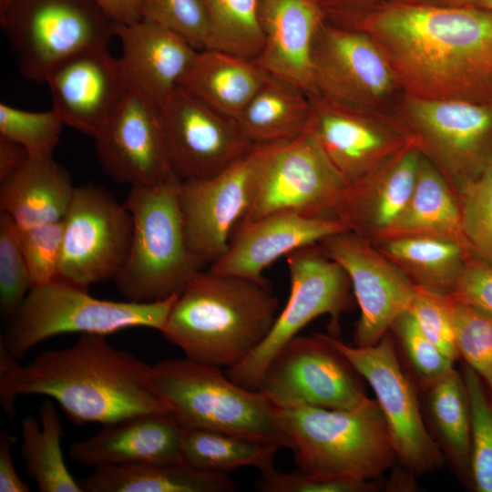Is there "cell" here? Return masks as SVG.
Segmentation results:
<instances>
[{"mask_svg":"<svg viewBox=\"0 0 492 492\" xmlns=\"http://www.w3.org/2000/svg\"><path fill=\"white\" fill-rule=\"evenodd\" d=\"M345 27L374 40L405 95L492 107V11L381 1Z\"/></svg>","mask_w":492,"mask_h":492,"instance_id":"cell-1","label":"cell"},{"mask_svg":"<svg viewBox=\"0 0 492 492\" xmlns=\"http://www.w3.org/2000/svg\"><path fill=\"white\" fill-rule=\"evenodd\" d=\"M150 368L99 333H81L72 345L42 351L25 364L0 350V403L12 419L16 398L46 395L76 425L169 413L152 386Z\"/></svg>","mask_w":492,"mask_h":492,"instance_id":"cell-2","label":"cell"},{"mask_svg":"<svg viewBox=\"0 0 492 492\" xmlns=\"http://www.w3.org/2000/svg\"><path fill=\"white\" fill-rule=\"evenodd\" d=\"M278 307L269 283L201 270L179 293L160 333L185 357L226 369L263 341Z\"/></svg>","mask_w":492,"mask_h":492,"instance_id":"cell-3","label":"cell"},{"mask_svg":"<svg viewBox=\"0 0 492 492\" xmlns=\"http://www.w3.org/2000/svg\"><path fill=\"white\" fill-rule=\"evenodd\" d=\"M150 382L185 428L225 432L292 448L276 407L261 392L240 386L220 367L187 357L151 365Z\"/></svg>","mask_w":492,"mask_h":492,"instance_id":"cell-4","label":"cell"},{"mask_svg":"<svg viewBox=\"0 0 492 492\" xmlns=\"http://www.w3.org/2000/svg\"><path fill=\"white\" fill-rule=\"evenodd\" d=\"M300 470L321 477L372 481L397 459L374 400L358 409L278 408Z\"/></svg>","mask_w":492,"mask_h":492,"instance_id":"cell-5","label":"cell"},{"mask_svg":"<svg viewBox=\"0 0 492 492\" xmlns=\"http://www.w3.org/2000/svg\"><path fill=\"white\" fill-rule=\"evenodd\" d=\"M177 177L154 186L130 187L125 205L132 216V238L115 278L118 292L135 302L178 294L206 267L189 250Z\"/></svg>","mask_w":492,"mask_h":492,"instance_id":"cell-6","label":"cell"},{"mask_svg":"<svg viewBox=\"0 0 492 492\" xmlns=\"http://www.w3.org/2000/svg\"><path fill=\"white\" fill-rule=\"evenodd\" d=\"M178 295L151 302L102 300L56 278L32 286L7 323L0 350L19 361L39 343L63 333L108 335L134 327L160 332Z\"/></svg>","mask_w":492,"mask_h":492,"instance_id":"cell-7","label":"cell"},{"mask_svg":"<svg viewBox=\"0 0 492 492\" xmlns=\"http://www.w3.org/2000/svg\"><path fill=\"white\" fill-rule=\"evenodd\" d=\"M0 25L21 73L44 84L65 58L108 46L116 24L93 0H10Z\"/></svg>","mask_w":492,"mask_h":492,"instance_id":"cell-8","label":"cell"},{"mask_svg":"<svg viewBox=\"0 0 492 492\" xmlns=\"http://www.w3.org/2000/svg\"><path fill=\"white\" fill-rule=\"evenodd\" d=\"M291 290L263 341L239 364L224 369L234 383L257 391L262 374L276 353L310 322L331 316V332L338 333V320L352 304V284L346 272L329 258L319 243L298 248L286 256Z\"/></svg>","mask_w":492,"mask_h":492,"instance_id":"cell-9","label":"cell"},{"mask_svg":"<svg viewBox=\"0 0 492 492\" xmlns=\"http://www.w3.org/2000/svg\"><path fill=\"white\" fill-rule=\"evenodd\" d=\"M401 132L451 182L457 194L492 165V107L405 94Z\"/></svg>","mask_w":492,"mask_h":492,"instance_id":"cell-10","label":"cell"},{"mask_svg":"<svg viewBox=\"0 0 492 492\" xmlns=\"http://www.w3.org/2000/svg\"><path fill=\"white\" fill-rule=\"evenodd\" d=\"M261 148L255 195L239 224L282 210L325 217L350 186L311 128Z\"/></svg>","mask_w":492,"mask_h":492,"instance_id":"cell-11","label":"cell"},{"mask_svg":"<svg viewBox=\"0 0 492 492\" xmlns=\"http://www.w3.org/2000/svg\"><path fill=\"white\" fill-rule=\"evenodd\" d=\"M320 334L372 387L401 464L415 475L440 468L445 455L425 425L416 393L402 370L390 337L384 335L374 345L356 346L333 334Z\"/></svg>","mask_w":492,"mask_h":492,"instance_id":"cell-12","label":"cell"},{"mask_svg":"<svg viewBox=\"0 0 492 492\" xmlns=\"http://www.w3.org/2000/svg\"><path fill=\"white\" fill-rule=\"evenodd\" d=\"M358 373L320 333L292 338L266 367L257 391L276 407L358 409L374 400Z\"/></svg>","mask_w":492,"mask_h":492,"instance_id":"cell-13","label":"cell"},{"mask_svg":"<svg viewBox=\"0 0 492 492\" xmlns=\"http://www.w3.org/2000/svg\"><path fill=\"white\" fill-rule=\"evenodd\" d=\"M132 216L102 187H76L63 220L58 277L84 289L115 280L127 259Z\"/></svg>","mask_w":492,"mask_h":492,"instance_id":"cell-14","label":"cell"},{"mask_svg":"<svg viewBox=\"0 0 492 492\" xmlns=\"http://www.w3.org/2000/svg\"><path fill=\"white\" fill-rule=\"evenodd\" d=\"M317 97L376 112L400 87L387 57L366 33L322 24L314 42Z\"/></svg>","mask_w":492,"mask_h":492,"instance_id":"cell-15","label":"cell"},{"mask_svg":"<svg viewBox=\"0 0 492 492\" xmlns=\"http://www.w3.org/2000/svg\"><path fill=\"white\" fill-rule=\"evenodd\" d=\"M261 145L217 174L180 181L179 205L189 250L205 266L227 251L231 236L253 200Z\"/></svg>","mask_w":492,"mask_h":492,"instance_id":"cell-16","label":"cell"},{"mask_svg":"<svg viewBox=\"0 0 492 492\" xmlns=\"http://www.w3.org/2000/svg\"><path fill=\"white\" fill-rule=\"evenodd\" d=\"M166 147L174 174L181 181L210 178L255 145L237 121L177 86L159 108Z\"/></svg>","mask_w":492,"mask_h":492,"instance_id":"cell-17","label":"cell"},{"mask_svg":"<svg viewBox=\"0 0 492 492\" xmlns=\"http://www.w3.org/2000/svg\"><path fill=\"white\" fill-rule=\"evenodd\" d=\"M323 252L349 276L361 315L354 345L377 343L394 322L408 311L417 291L409 276L368 240L346 231L319 242Z\"/></svg>","mask_w":492,"mask_h":492,"instance_id":"cell-18","label":"cell"},{"mask_svg":"<svg viewBox=\"0 0 492 492\" xmlns=\"http://www.w3.org/2000/svg\"><path fill=\"white\" fill-rule=\"evenodd\" d=\"M95 139L102 169L118 183L154 186L177 177L169 161L159 108L135 90L129 89Z\"/></svg>","mask_w":492,"mask_h":492,"instance_id":"cell-19","label":"cell"},{"mask_svg":"<svg viewBox=\"0 0 492 492\" xmlns=\"http://www.w3.org/2000/svg\"><path fill=\"white\" fill-rule=\"evenodd\" d=\"M63 123L96 138L129 91L119 58L108 46L80 50L58 63L46 81Z\"/></svg>","mask_w":492,"mask_h":492,"instance_id":"cell-20","label":"cell"},{"mask_svg":"<svg viewBox=\"0 0 492 492\" xmlns=\"http://www.w3.org/2000/svg\"><path fill=\"white\" fill-rule=\"evenodd\" d=\"M311 98L310 128L349 185L370 174L408 142L396 128L376 119V112L322 97Z\"/></svg>","mask_w":492,"mask_h":492,"instance_id":"cell-21","label":"cell"},{"mask_svg":"<svg viewBox=\"0 0 492 492\" xmlns=\"http://www.w3.org/2000/svg\"><path fill=\"white\" fill-rule=\"evenodd\" d=\"M346 231L347 227L333 218L276 211L239 224L226 252L208 270L268 283L263 272L281 256Z\"/></svg>","mask_w":492,"mask_h":492,"instance_id":"cell-22","label":"cell"},{"mask_svg":"<svg viewBox=\"0 0 492 492\" xmlns=\"http://www.w3.org/2000/svg\"><path fill=\"white\" fill-rule=\"evenodd\" d=\"M423 157L411 141L348 190L326 214L347 229L375 241L395 224L413 195Z\"/></svg>","mask_w":492,"mask_h":492,"instance_id":"cell-23","label":"cell"},{"mask_svg":"<svg viewBox=\"0 0 492 492\" xmlns=\"http://www.w3.org/2000/svg\"><path fill=\"white\" fill-rule=\"evenodd\" d=\"M185 427L172 413H145L108 424L93 436L71 443L75 462L93 469L140 463L183 462Z\"/></svg>","mask_w":492,"mask_h":492,"instance_id":"cell-24","label":"cell"},{"mask_svg":"<svg viewBox=\"0 0 492 492\" xmlns=\"http://www.w3.org/2000/svg\"><path fill=\"white\" fill-rule=\"evenodd\" d=\"M263 46L255 61L269 74L317 97L313 47L325 15L314 0H259Z\"/></svg>","mask_w":492,"mask_h":492,"instance_id":"cell-25","label":"cell"},{"mask_svg":"<svg viewBox=\"0 0 492 492\" xmlns=\"http://www.w3.org/2000/svg\"><path fill=\"white\" fill-rule=\"evenodd\" d=\"M115 36L121 42L119 61L129 88L159 108L179 86L198 50L175 33L145 20L116 24Z\"/></svg>","mask_w":492,"mask_h":492,"instance_id":"cell-26","label":"cell"},{"mask_svg":"<svg viewBox=\"0 0 492 492\" xmlns=\"http://www.w3.org/2000/svg\"><path fill=\"white\" fill-rule=\"evenodd\" d=\"M75 188L67 171L53 157H30L0 181V211L18 229L62 221Z\"/></svg>","mask_w":492,"mask_h":492,"instance_id":"cell-27","label":"cell"},{"mask_svg":"<svg viewBox=\"0 0 492 492\" xmlns=\"http://www.w3.org/2000/svg\"><path fill=\"white\" fill-rule=\"evenodd\" d=\"M268 75L255 60L204 49L198 51L179 86L217 112L236 120Z\"/></svg>","mask_w":492,"mask_h":492,"instance_id":"cell-28","label":"cell"},{"mask_svg":"<svg viewBox=\"0 0 492 492\" xmlns=\"http://www.w3.org/2000/svg\"><path fill=\"white\" fill-rule=\"evenodd\" d=\"M82 492H232L225 473L205 471L185 462L140 463L95 468L78 481Z\"/></svg>","mask_w":492,"mask_h":492,"instance_id":"cell-29","label":"cell"},{"mask_svg":"<svg viewBox=\"0 0 492 492\" xmlns=\"http://www.w3.org/2000/svg\"><path fill=\"white\" fill-rule=\"evenodd\" d=\"M440 169L424 155L405 210L381 237L432 236L457 242L467 252L458 197Z\"/></svg>","mask_w":492,"mask_h":492,"instance_id":"cell-30","label":"cell"},{"mask_svg":"<svg viewBox=\"0 0 492 492\" xmlns=\"http://www.w3.org/2000/svg\"><path fill=\"white\" fill-rule=\"evenodd\" d=\"M312 120L311 97L295 85L272 75H268L236 119L254 145L297 138L310 128Z\"/></svg>","mask_w":492,"mask_h":492,"instance_id":"cell-31","label":"cell"},{"mask_svg":"<svg viewBox=\"0 0 492 492\" xmlns=\"http://www.w3.org/2000/svg\"><path fill=\"white\" fill-rule=\"evenodd\" d=\"M381 252L419 287L443 295L453 293L471 256L457 242L432 236H397L381 240Z\"/></svg>","mask_w":492,"mask_h":492,"instance_id":"cell-32","label":"cell"},{"mask_svg":"<svg viewBox=\"0 0 492 492\" xmlns=\"http://www.w3.org/2000/svg\"><path fill=\"white\" fill-rule=\"evenodd\" d=\"M63 426L54 403L43 402L38 420L26 416L21 423V450L25 470L42 492H82L69 472L61 448Z\"/></svg>","mask_w":492,"mask_h":492,"instance_id":"cell-33","label":"cell"},{"mask_svg":"<svg viewBox=\"0 0 492 492\" xmlns=\"http://www.w3.org/2000/svg\"><path fill=\"white\" fill-rule=\"evenodd\" d=\"M280 447L249 437L220 431L185 428L182 459L196 468L228 474L241 467H255L261 473L274 467Z\"/></svg>","mask_w":492,"mask_h":492,"instance_id":"cell-34","label":"cell"},{"mask_svg":"<svg viewBox=\"0 0 492 492\" xmlns=\"http://www.w3.org/2000/svg\"><path fill=\"white\" fill-rule=\"evenodd\" d=\"M437 445L459 471L470 468L471 415L463 376L453 368L426 388Z\"/></svg>","mask_w":492,"mask_h":492,"instance_id":"cell-35","label":"cell"},{"mask_svg":"<svg viewBox=\"0 0 492 492\" xmlns=\"http://www.w3.org/2000/svg\"><path fill=\"white\" fill-rule=\"evenodd\" d=\"M201 1L210 24V42L207 49L255 60L263 46L259 0Z\"/></svg>","mask_w":492,"mask_h":492,"instance_id":"cell-36","label":"cell"},{"mask_svg":"<svg viewBox=\"0 0 492 492\" xmlns=\"http://www.w3.org/2000/svg\"><path fill=\"white\" fill-rule=\"evenodd\" d=\"M469 254L492 267V165L457 191Z\"/></svg>","mask_w":492,"mask_h":492,"instance_id":"cell-37","label":"cell"},{"mask_svg":"<svg viewBox=\"0 0 492 492\" xmlns=\"http://www.w3.org/2000/svg\"><path fill=\"white\" fill-rule=\"evenodd\" d=\"M458 354L489 387L492 402V315L450 294Z\"/></svg>","mask_w":492,"mask_h":492,"instance_id":"cell-38","label":"cell"},{"mask_svg":"<svg viewBox=\"0 0 492 492\" xmlns=\"http://www.w3.org/2000/svg\"><path fill=\"white\" fill-rule=\"evenodd\" d=\"M471 415L470 471L478 492H492V402L487 400L480 376L464 367Z\"/></svg>","mask_w":492,"mask_h":492,"instance_id":"cell-39","label":"cell"},{"mask_svg":"<svg viewBox=\"0 0 492 492\" xmlns=\"http://www.w3.org/2000/svg\"><path fill=\"white\" fill-rule=\"evenodd\" d=\"M64 125L52 108L36 112L0 103V136L22 145L30 157H52Z\"/></svg>","mask_w":492,"mask_h":492,"instance_id":"cell-40","label":"cell"},{"mask_svg":"<svg viewBox=\"0 0 492 492\" xmlns=\"http://www.w3.org/2000/svg\"><path fill=\"white\" fill-rule=\"evenodd\" d=\"M141 20L175 33L198 51L210 46V24L201 0H143Z\"/></svg>","mask_w":492,"mask_h":492,"instance_id":"cell-41","label":"cell"},{"mask_svg":"<svg viewBox=\"0 0 492 492\" xmlns=\"http://www.w3.org/2000/svg\"><path fill=\"white\" fill-rule=\"evenodd\" d=\"M32 286L16 226L0 211V313L5 322L11 320Z\"/></svg>","mask_w":492,"mask_h":492,"instance_id":"cell-42","label":"cell"},{"mask_svg":"<svg viewBox=\"0 0 492 492\" xmlns=\"http://www.w3.org/2000/svg\"><path fill=\"white\" fill-rule=\"evenodd\" d=\"M391 328L425 389L454 368V361L424 334L408 311L402 313Z\"/></svg>","mask_w":492,"mask_h":492,"instance_id":"cell-43","label":"cell"},{"mask_svg":"<svg viewBox=\"0 0 492 492\" xmlns=\"http://www.w3.org/2000/svg\"><path fill=\"white\" fill-rule=\"evenodd\" d=\"M16 233L32 285L56 279L62 253L63 220L27 229L16 227Z\"/></svg>","mask_w":492,"mask_h":492,"instance_id":"cell-44","label":"cell"},{"mask_svg":"<svg viewBox=\"0 0 492 492\" xmlns=\"http://www.w3.org/2000/svg\"><path fill=\"white\" fill-rule=\"evenodd\" d=\"M408 312L424 334L455 362L459 354L450 310V295L417 286Z\"/></svg>","mask_w":492,"mask_h":492,"instance_id":"cell-45","label":"cell"},{"mask_svg":"<svg viewBox=\"0 0 492 492\" xmlns=\"http://www.w3.org/2000/svg\"><path fill=\"white\" fill-rule=\"evenodd\" d=\"M375 483L338 477H321L302 470L281 472L274 467L261 473L257 489L262 492H370Z\"/></svg>","mask_w":492,"mask_h":492,"instance_id":"cell-46","label":"cell"},{"mask_svg":"<svg viewBox=\"0 0 492 492\" xmlns=\"http://www.w3.org/2000/svg\"><path fill=\"white\" fill-rule=\"evenodd\" d=\"M451 295L492 315V267L470 256Z\"/></svg>","mask_w":492,"mask_h":492,"instance_id":"cell-47","label":"cell"},{"mask_svg":"<svg viewBox=\"0 0 492 492\" xmlns=\"http://www.w3.org/2000/svg\"><path fill=\"white\" fill-rule=\"evenodd\" d=\"M323 10L326 20L347 26L382 0H314Z\"/></svg>","mask_w":492,"mask_h":492,"instance_id":"cell-48","label":"cell"},{"mask_svg":"<svg viewBox=\"0 0 492 492\" xmlns=\"http://www.w3.org/2000/svg\"><path fill=\"white\" fill-rule=\"evenodd\" d=\"M15 438L7 432L0 433V492H29L30 486L17 474L12 456Z\"/></svg>","mask_w":492,"mask_h":492,"instance_id":"cell-49","label":"cell"},{"mask_svg":"<svg viewBox=\"0 0 492 492\" xmlns=\"http://www.w3.org/2000/svg\"><path fill=\"white\" fill-rule=\"evenodd\" d=\"M115 24L131 25L141 20L143 0H93Z\"/></svg>","mask_w":492,"mask_h":492,"instance_id":"cell-50","label":"cell"},{"mask_svg":"<svg viewBox=\"0 0 492 492\" xmlns=\"http://www.w3.org/2000/svg\"><path fill=\"white\" fill-rule=\"evenodd\" d=\"M29 158V153L22 145L0 136V181L20 169Z\"/></svg>","mask_w":492,"mask_h":492,"instance_id":"cell-51","label":"cell"},{"mask_svg":"<svg viewBox=\"0 0 492 492\" xmlns=\"http://www.w3.org/2000/svg\"><path fill=\"white\" fill-rule=\"evenodd\" d=\"M382 1L429 5H463L466 0H382Z\"/></svg>","mask_w":492,"mask_h":492,"instance_id":"cell-52","label":"cell"},{"mask_svg":"<svg viewBox=\"0 0 492 492\" xmlns=\"http://www.w3.org/2000/svg\"><path fill=\"white\" fill-rule=\"evenodd\" d=\"M463 5H474L492 11V0H466Z\"/></svg>","mask_w":492,"mask_h":492,"instance_id":"cell-53","label":"cell"}]
</instances>
